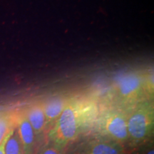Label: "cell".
I'll return each instance as SVG.
<instances>
[{"label":"cell","instance_id":"cell-1","mask_svg":"<svg viewBox=\"0 0 154 154\" xmlns=\"http://www.w3.org/2000/svg\"><path fill=\"white\" fill-rule=\"evenodd\" d=\"M100 109L94 99L70 97L68 103L47 134V139L67 149L91 134Z\"/></svg>","mask_w":154,"mask_h":154},{"label":"cell","instance_id":"cell-2","mask_svg":"<svg viewBox=\"0 0 154 154\" xmlns=\"http://www.w3.org/2000/svg\"><path fill=\"white\" fill-rule=\"evenodd\" d=\"M153 74L127 72L121 75L116 83L112 105L128 111L144 99H153Z\"/></svg>","mask_w":154,"mask_h":154},{"label":"cell","instance_id":"cell-3","mask_svg":"<svg viewBox=\"0 0 154 154\" xmlns=\"http://www.w3.org/2000/svg\"><path fill=\"white\" fill-rule=\"evenodd\" d=\"M153 99H144L128 109L127 111L128 151L153 139Z\"/></svg>","mask_w":154,"mask_h":154},{"label":"cell","instance_id":"cell-4","mask_svg":"<svg viewBox=\"0 0 154 154\" xmlns=\"http://www.w3.org/2000/svg\"><path fill=\"white\" fill-rule=\"evenodd\" d=\"M91 134L118 142L127 149V111L112 104L102 109L99 111Z\"/></svg>","mask_w":154,"mask_h":154},{"label":"cell","instance_id":"cell-5","mask_svg":"<svg viewBox=\"0 0 154 154\" xmlns=\"http://www.w3.org/2000/svg\"><path fill=\"white\" fill-rule=\"evenodd\" d=\"M67 154H128V151L118 142L89 134L69 146Z\"/></svg>","mask_w":154,"mask_h":154},{"label":"cell","instance_id":"cell-6","mask_svg":"<svg viewBox=\"0 0 154 154\" xmlns=\"http://www.w3.org/2000/svg\"><path fill=\"white\" fill-rule=\"evenodd\" d=\"M16 128L22 146L23 154H35L39 145L24 111L16 113Z\"/></svg>","mask_w":154,"mask_h":154},{"label":"cell","instance_id":"cell-7","mask_svg":"<svg viewBox=\"0 0 154 154\" xmlns=\"http://www.w3.org/2000/svg\"><path fill=\"white\" fill-rule=\"evenodd\" d=\"M24 112L33 128L36 139L40 145L47 138L46 118L42 101H36L25 109Z\"/></svg>","mask_w":154,"mask_h":154},{"label":"cell","instance_id":"cell-8","mask_svg":"<svg viewBox=\"0 0 154 154\" xmlns=\"http://www.w3.org/2000/svg\"><path fill=\"white\" fill-rule=\"evenodd\" d=\"M70 97L66 96L56 95L42 101L46 118V132H49L56 121L60 116L66 107Z\"/></svg>","mask_w":154,"mask_h":154},{"label":"cell","instance_id":"cell-9","mask_svg":"<svg viewBox=\"0 0 154 154\" xmlns=\"http://www.w3.org/2000/svg\"><path fill=\"white\" fill-rule=\"evenodd\" d=\"M16 126V113H0V143Z\"/></svg>","mask_w":154,"mask_h":154},{"label":"cell","instance_id":"cell-10","mask_svg":"<svg viewBox=\"0 0 154 154\" xmlns=\"http://www.w3.org/2000/svg\"><path fill=\"white\" fill-rule=\"evenodd\" d=\"M5 154H23L22 146L16 126L6 143Z\"/></svg>","mask_w":154,"mask_h":154},{"label":"cell","instance_id":"cell-11","mask_svg":"<svg viewBox=\"0 0 154 154\" xmlns=\"http://www.w3.org/2000/svg\"><path fill=\"white\" fill-rule=\"evenodd\" d=\"M35 154H67V149L60 147L46 138L38 146Z\"/></svg>","mask_w":154,"mask_h":154},{"label":"cell","instance_id":"cell-12","mask_svg":"<svg viewBox=\"0 0 154 154\" xmlns=\"http://www.w3.org/2000/svg\"><path fill=\"white\" fill-rule=\"evenodd\" d=\"M128 154H154L153 139L132 149L128 152Z\"/></svg>","mask_w":154,"mask_h":154},{"label":"cell","instance_id":"cell-13","mask_svg":"<svg viewBox=\"0 0 154 154\" xmlns=\"http://www.w3.org/2000/svg\"><path fill=\"white\" fill-rule=\"evenodd\" d=\"M15 128V127H14ZM14 128H13L12 130L7 135V136H5V138H4L2 141V143H0V154H5V146H6V143H7V140H8V138L9 136H10V135L11 134V133L13 132V131H14Z\"/></svg>","mask_w":154,"mask_h":154}]
</instances>
